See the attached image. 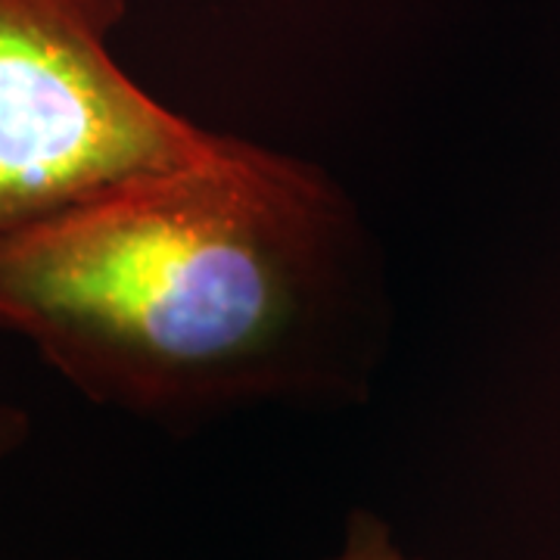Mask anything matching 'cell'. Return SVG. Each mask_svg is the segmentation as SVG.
Instances as JSON below:
<instances>
[{
  "label": "cell",
  "mask_w": 560,
  "mask_h": 560,
  "mask_svg": "<svg viewBox=\"0 0 560 560\" xmlns=\"http://www.w3.org/2000/svg\"><path fill=\"white\" fill-rule=\"evenodd\" d=\"M352 249L320 168L215 135L0 241V330L131 411L283 393L312 377Z\"/></svg>",
  "instance_id": "6da1fadb"
},
{
  "label": "cell",
  "mask_w": 560,
  "mask_h": 560,
  "mask_svg": "<svg viewBox=\"0 0 560 560\" xmlns=\"http://www.w3.org/2000/svg\"><path fill=\"white\" fill-rule=\"evenodd\" d=\"M121 16L125 0H0V241L212 147L121 69Z\"/></svg>",
  "instance_id": "7a4b0ae2"
},
{
  "label": "cell",
  "mask_w": 560,
  "mask_h": 560,
  "mask_svg": "<svg viewBox=\"0 0 560 560\" xmlns=\"http://www.w3.org/2000/svg\"><path fill=\"white\" fill-rule=\"evenodd\" d=\"M330 560H415L408 558L401 551L399 545L393 541V533L389 526L368 514V511H359L352 514V521L346 526V539H342V548L337 551V558Z\"/></svg>",
  "instance_id": "3957f363"
},
{
  "label": "cell",
  "mask_w": 560,
  "mask_h": 560,
  "mask_svg": "<svg viewBox=\"0 0 560 560\" xmlns=\"http://www.w3.org/2000/svg\"><path fill=\"white\" fill-rule=\"evenodd\" d=\"M28 436V420L16 408H0V467Z\"/></svg>",
  "instance_id": "277c9868"
}]
</instances>
